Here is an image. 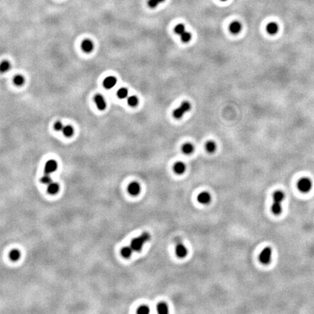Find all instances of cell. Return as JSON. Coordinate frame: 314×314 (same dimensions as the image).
I'll use <instances>...</instances> for the list:
<instances>
[{
  "label": "cell",
  "mask_w": 314,
  "mask_h": 314,
  "mask_svg": "<svg viewBox=\"0 0 314 314\" xmlns=\"http://www.w3.org/2000/svg\"><path fill=\"white\" fill-rule=\"evenodd\" d=\"M266 31L269 34L274 35L278 31V26L275 22H270L266 26Z\"/></svg>",
  "instance_id": "15"
},
{
  "label": "cell",
  "mask_w": 314,
  "mask_h": 314,
  "mask_svg": "<svg viewBox=\"0 0 314 314\" xmlns=\"http://www.w3.org/2000/svg\"><path fill=\"white\" fill-rule=\"evenodd\" d=\"M127 103L129 106H132V107H134L136 106L138 103V99L136 96L134 95H132V96L128 97L127 98Z\"/></svg>",
  "instance_id": "25"
},
{
  "label": "cell",
  "mask_w": 314,
  "mask_h": 314,
  "mask_svg": "<svg viewBox=\"0 0 314 314\" xmlns=\"http://www.w3.org/2000/svg\"><path fill=\"white\" fill-rule=\"evenodd\" d=\"M128 95V90L127 89L124 88V87H121L118 90L117 92V96L119 97V98H127Z\"/></svg>",
  "instance_id": "26"
},
{
  "label": "cell",
  "mask_w": 314,
  "mask_h": 314,
  "mask_svg": "<svg viewBox=\"0 0 314 314\" xmlns=\"http://www.w3.org/2000/svg\"><path fill=\"white\" fill-rule=\"evenodd\" d=\"M25 82V78L22 75H16L13 78V83L15 84L16 86H18V87H20L22 86Z\"/></svg>",
  "instance_id": "23"
},
{
  "label": "cell",
  "mask_w": 314,
  "mask_h": 314,
  "mask_svg": "<svg viewBox=\"0 0 314 314\" xmlns=\"http://www.w3.org/2000/svg\"><path fill=\"white\" fill-rule=\"evenodd\" d=\"M94 100L98 109L103 111V110H104L105 108H106V102L101 95L98 94L95 95L94 98Z\"/></svg>",
  "instance_id": "10"
},
{
  "label": "cell",
  "mask_w": 314,
  "mask_h": 314,
  "mask_svg": "<svg viewBox=\"0 0 314 314\" xmlns=\"http://www.w3.org/2000/svg\"><path fill=\"white\" fill-rule=\"evenodd\" d=\"M197 200L200 204H207L211 201V195L208 192L204 191L200 193L197 196Z\"/></svg>",
  "instance_id": "8"
},
{
  "label": "cell",
  "mask_w": 314,
  "mask_h": 314,
  "mask_svg": "<svg viewBox=\"0 0 314 314\" xmlns=\"http://www.w3.org/2000/svg\"><path fill=\"white\" fill-rule=\"evenodd\" d=\"M220 1H222V2H225V1H227V0H220Z\"/></svg>",
  "instance_id": "34"
},
{
  "label": "cell",
  "mask_w": 314,
  "mask_h": 314,
  "mask_svg": "<svg viewBox=\"0 0 314 314\" xmlns=\"http://www.w3.org/2000/svg\"><path fill=\"white\" fill-rule=\"evenodd\" d=\"M41 182H42V183H44V184H50V183L52 182V179L51 177H50V175H44V176H43L42 178H41L40 180Z\"/></svg>",
  "instance_id": "31"
},
{
  "label": "cell",
  "mask_w": 314,
  "mask_h": 314,
  "mask_svg": "<svg viewBox=\"0 0 314 314\" xmlns=\"http://www.w3.org/2000/svg\"><path fill=\"white\" fill-rule=\"evenodd\" d=\"M156 311L159 313L161 314H166L168 313L169 310H168V306L164 302H160L156 306Z\"/></svg>",
  "instance_id": "17"
},
{
  "label": "cell",
  "mask_w": 314,
  "mask_h": 314,
  "mask_svg": "<svg viewBox=\"0 0 314 314\" xmlns=\"http://www.w3.org/2000/svg\"><path fill=\"white\" fill-rule=\"evenodd\" d=\"M62 132L63 135L65 136V137L70 138L74 134V128L72 126H70V125L64 126L62 130Z\"/></svg>",
  "instance_id": "19"
},
{
  "label": "cell",
  "mask_w": 314,
  "mask_h": 314,
  "mask_svg": "<svg viewBox=\"0 0 314 314\" xmlns=\"http://www.w3.org/2000/svg\"><path fill=\"white\" fill-rule=\"evenodd\" d=\"M81 47L84 52L89 53V52L92 51L93 48H94V44L90 39H85L82 43Z\"/></svg>",
  "instance_id": "11"
},
{
  "label": "cell",
  "mask_w": 314,
  "mask_h": 314,
  "mask_svg": "<svg viewBox=\"0 0 314 314\" xmlns=\"http://www.w3.org/2000/svg\"><path fill=\"white\" fill-rule=\"evenodd\" d=\"M9 257H10V259L13 262H16L20 259V252L18 249H12V251L10 252V255H9Z\"/></svg>",
  "instance_id": "21"
},
{
  "label": "cell",
  "mask_w": 314,
  "mask_h": 314,
  "mask_svg": "<svg viewBox=\"0 0 314 314\" xmlns=\"http://www.w3.org/2000/svg\"><path fill=\"white\" fill-rule=\"evenodd\" d=\"M174 31H175V32L177 33V34L180 35L181 33H183V32H184L186 30H185V26L184 25H183V24H178V25H177L175 27V29H174Z\"/></svg>",
  "instance_id": "29"
},
{
  "label": "cell",
  "mask_w": 314,
  "mask_h": 314,
  "mask_svg": "<svg viewBox=\"0 0 314 314\" xmlns=\"http://www.w3.org/2000/svg\"><path fill=\"white\" fill-rule=\"evenodd\" d=\"M175 252H176L177 257H180V258H183V257H185L187 255L188 250H187V248L184 245H183L182 244H179L176 246Z\"/></svg>",
  "instance_id": "13"
},
{
  "label": "cell",
  "mask_w": 314,
  "mask_h": 314,
  "mask_svg": "<svg viewBox=\"0 0 314 314\" xmlns=\"http://www.w3.org/2000/svg\"><path fill=\"white\" fill-rule=\"evenodd\" d=\"M158 1H159V3H162V2H164L165 1V0H158Z\"/></svg>",
  "instance_id": "33"
},
{
  "label": "cell",
  "mask_w": 314,
  "mask_h": 314,
  "mask_svg": "<svg viewBox=\"0 0 314 314\" xmlns=\"http://www.w3.org/2000/svg\"><path fill=\"white\" fill-rule=\"evenodd\" d=\"M173 170L177 175H181L186 171V165L182 162H177L174 164Z\"/></svg>",
  "instance_id": "14"
},
{
  "label": "cell",
  "mask_w": 314,
  "mask_h": 314,
  "mask_svg": "<svg viewBox=\"0 0 314 314\" xmlns=\"http://www.w3.org/2000/svg\"><path fill=\"white\" fill-rule=\"evenodd\" d=\"M10 63L7 61H3L0 63V73H5L8 72L10 68Z\"/></svg>",
  "instance_id": "22"
},
{
  "label": "cell",
  "mask_w": 314,
  "mask_h": 314,
  "mask_svg": "<svg viewBox=\"0 0 314 314\" xmlns=\"http://www.w3.org/2000/svg\"><path fill=\"white\" fill-rule=\"evenodd\" d=\"M60 186L58 183L55 182H51L50 184H48L47 187V192L50 194H56L59 191Z\"/></svg>",
  "instance_id": "16"
},
{
  "label": "cell",
  "mask_w": 314,
  "mask_h": 314,
  "mask_svg": "<svg viewBox=\"0 0 314 314\" xmlns=\"http://www.w3.org/2000/svg\"><path fill=\"white\" fill-rule=\"evenodd\" d=\"M117 82V79L114 76H108L103 80V85L106 89H110L113 88Z\"/></svg>",
  "instance_id": "9"
},
{
  "label": "cell",
  "mask_w": 314,
  "mask_h": 314,
  "mask_svg": "<svg viewBox=\"0 0 314 314\" xmlns=\"http://www.w3.org/2000/svg\"><path fill=\"white\" fill-rule=\"evenodd\" d=\"M242 26L240 22L235 20V21L231 23V25L229 26V30L233 34H237V33H239L242 31Z\"/></svg>",
  "instance_id": "12"
},
{
  "label": "cell",
  "mask_w": 314,
  "mask_h": 314,
  "mask_svg": "<svg viewBox=\"0 0 314 314\" xmlns=\"http://www.w3.org/2000/svg\"><path fill=\"white\" fill-rule=\"evenodd\" d=\"M312 181L308 177H302L298 183V188L302 193H308L311 190Z\"/></svg>",
  "instance_id": "5"
},
{
  "label": "cell",
  "mask_w": 314,
  "mask_h": 314,
  "mask_svg": "<svg viewBox=\"0 0 314 314\" xmlns=\"http://www.w3.org/2000/svg\"><path fill=\"white\" fill-rule=\"evenodd\" d=\"M190 108V104L188 101H184L178 108L173 111V117L177 119H180L183 117V115L188 112Z\"/></svg>",
  "instance_id": "3"
},
{
  "label": "cell",
  "mask_w": 314,
  "mask_h": 314,
  "mask_svg": "<svg viewBox=\"0 0 314 314\" xmlns=\"http://www.w3.org/2000/svg\"><path fill=\"white\" fill-rule=\"evenodd\" d=\"M216 148V143L214 141H208L206 143V149L209 153H214Z\"/></svg>",
  "instance_id": "24"
},
{
  "label": "cell",
  "mask_w": 314,
  "mask_h": 314,
  "mask_svg": "<svg viewBox=\"0 0 314 314\" xmlns=\"http://www.w3.org/2000/svg\"><path fill=\"white\" fill-rule=\"evenodd\" d=\"M58 167V163L55 160L50 159L46 162L44 165V175H50V174L54 173Z\"/></svg>",
  "instance_id": "6"
},
{
  "label": "cell",
  "mask_w": 314,
  "mask_h": 314,
  "mask_svg": "<svg viewBox=\"0 0 314 314\" xmlns=\"http://www.w3.org/2000/svg\"><path fill=\"white\" fill-rule=\"evenodd\" d=\"M128 193L132 196H138L141 193V185L137 182H132L127 187Z\"/></svg>",
  "instance_id": "7"
},
{
  "label": "cell",
  "mask_w": 314,
  "mask_h": 314,
  "mask_svg": "<svg viewBox=\"0 0 314 314\" xmlns=\"http://www.w3.org/2000/svg\"><path fill=\"white\" fill-rule=\"evenodd\" d=\"M63 125L61 121H57V122L55 123L54 124V130L55 131H62L63 128Z\"/></svg>",
  "instance_id": "32"
},
{
  "label": "cell",
  "mask_w": 314,
  "mask_h": 314,
  "mask_svg": "<svg viewBox=\"0 0 314 314\" xmlns=\"http://www.w3.org/2000/svg\"><path fill=\"white\" fill-rule=\"evenodd\" d=\"M194 145L189 143H185L182 147V151L185 154L188 155V154H192V153L194 152Z\"/></svg>",
  "instance_id": "20"
},
{
  "label": "cell",
  "mask_w": 314,
  "mask_h": 314,
  "mask_svg": "<svg viewBox=\"0 0 314 314\" xmlns=\"http://www.w3.org/2000/svg\"><path fill=\"white\" fill-rule=\"evenodd\" d=\"M137 313L139 314H148L150 313V308L147 305H141L138 308Z\"/></svg>",
  "instance_id": "27"
},
{
  "label": "cell",
  "mask_w": 314,
  "mask_h": 314,
  "mask_svg": "<svg viewBox=\"0 0 314 314\" xmlns=\"http://www.w3.org/2000/svg\"><path fill=\"white\" fill-rule=\"evenodd\" d=\"M151 239V236L148 232H144L140 236L133 239L131 242V247L132 250L135 252L141 251L142 248L145 243L148 242Z\"/></svg>",
  "instance_id": "2"
},
{
  "label": "cell",
  "mask_w": 314,
  "mask_h": 314,
  "mask_svg": "<svg viewBox=\"0 0 314 314\" xmlns=\"http://www.w3.org/2000/svg\"><path fill=\"white\" fill-rule=\"evenodd\" d=\"M180 36L183 42H188L190 41V39H191V34H190L189 32L186 31L183 33H181Z\"/></svg>",
  "instance_id": "28"
},
{
  "label": "cell",
  "mask_w": 314,
  "mask_h": 314,
  "mask_svg": "<svg viewBox=\"0 0 314 314\" xmlns=\"http://www.w3.org/2000/svg\"><path fill=\"white\" fill-rule=\"evenodd\" d=\"M159 4L160 3L159 2L158 0H148V7L152 9L156 8V7H158V5H159Z\"/></svg>",
  "instance_id": "30"
},
{
  "label": "cell",
  "mask_w": 314,
  "mask_h": 314,
  "mask_svg": "<svg viewBox=\"0 0 314 314\" xmlns=\"http://www.w3.org/2000/svg\"><path fill=\"white\" fill-rule=\"evenodd\" d=\"M285 198V194L281 190H276L273 194V204L271 212L275 215L278 216L282 212V201Z\"/></svg>",
  "instance_id": "1"
},
{
  "label": "cell",
  "mask_w": 314,
  "mask_h": 314,
  "mask_svg": "<svg viewBox=\"0 0 314 314\" xmlns=\"http://www.w3.org/2000/svg\"><path fill=\"white\" fill-rule=\"evenodd\" d=\"M133 250H132V247H129V246H125V247L122 248L121 249V255L124 258H130L132 255V252Z\"/></svg>",
  "instance_id": "18"
},
{
  "label": "cell",
  "mask_w": 314,
  "mask_h": 314,
  "mask_svg": "<svg viewBox=\"0 0 314 314\" xmlns=\"http://www.w3.org/2000/svg\"><path fill=\"white\" fill-rule=\"evenodd\" d=\"M272 257V249L266 246L262 250L259 255V260L262 264L268 265L270 263Z\"/></svg>",
  "instance_id": "4"
}]
</instances>
